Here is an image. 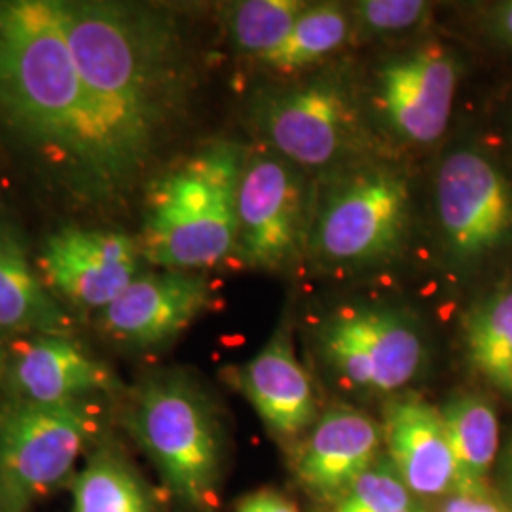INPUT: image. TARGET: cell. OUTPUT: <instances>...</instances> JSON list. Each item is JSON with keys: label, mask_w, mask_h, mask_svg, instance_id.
<instances>
[{"label": "cell", "mask_w": 512, "mask_h": 512, "mask_svg": "<svg viewBox=\"0 0 512 512\" xmlns=\"http://www.w3.org/2000/svg\"><path fill=\"white\" fill-rule=\"evenodd\" d=\"M114 196L147 173L196 90L183 19L167 6L57 0Z\"/></svg>", "instance_id": "6da1fadb"}, {"label": "cell", "mask_w": 512, "mask_h": 512, "mask_svg": "<svg viewBox=\"0 0 512 512\" xmlns=\"http://www.w3.org/2000/svg\"><path fill=\"white\" fill-rule=\"evenodd\" d=\"M0 124L76 194L116 198L57 0H0Z\"/></svg>", "instance_id": "7a4b0ae2"}, {"label": "cell", "mask_w": 512, "mask_h": 512, "mask_svg": "<svg viewBox=\"0 0 512 512\" xmlns=\"http://www.w3.org/2000/svg\"><path fill=\"white\" fill-rule=\"evenodd\" d=\"M245 152L234 141H209L152 183L139 239L147 262L200 272L236 253Z\"/></svg>", "instance_id": "3957f363"}, {"label": "cell", "mask_w": 512, "mask_h": 512, "mask_svg": "<svg viewBox=\"0 0 512 512\" xmlns=\"http://www.w3.org/2000/svg\"><path fill=\"white\" fill-rule=\"evenodd\" d=\"M124 425L181 512H219L222 427L192 378L175 370L148 376L129 397Z\"/></svg>", "instance_id": "277c9868"}, {"label": "cell", "mask_w": 512, "mask_h": 512, "mask_svg": "<svg viewBox=\"0 0 512 512\" xmlns=\"http://www.w3.org/2000/svg\"><path fill=\"white\" fill-rule=\"evenodd\" d=\"M412 190L397 165L370 156L332 169L315 190L308 255L327 268H370L401 251Z\"/></svg>", "instance_id": "5b68a950"}, {"label": "cell", "mask_w": 512, "mask_h": 512, "mask_svg": "<svg viewBox=\"0 0 512 512\" xmlns=\"http://www.w3.org/2000/svg\"><path fill=\"white\" fill-rule=\"evenodd\" d=\"M251 122L264 145L306 169H336L370 156L372 131L346 76L323 73L260 92Z\"/></svg>", "instance_id": "8992f818"}, {"label": "cell", "mask_w": 512, "mask_h": 512, "mask_svg": "<svg viewBox=\"0 0 512 512\" xmlns=\"http://www.w3.org/2000/svg\"><path fill=\"white\" fill-rule=\"evenodd\" d=\"M313 344L346 391L385 401L414 384L429 361L418 317L393 304L340 306L317 323Z\"/></svg>", "instance_id": "52a82bcc"}, {"label": "cell", "mask_w": 512, "mask_h": 512, "mask_svg": "<svg viewBox=\"0 0 512 512\" xmlns=\"http://www.w3.org/2000/svg\"><path fill=\"white\" fill-rule=\"evenodd\" d=\"M99 435L92 401L0 408V503L27 512L73 473L82 452Z\"/></svg>", "instance_id": "ba28073f"}, {"label": "cell", "mask_w": 512, "mask_h": 512, "mask_svg": "<svg viewBox=\"0 0 512 512\" xmlns=\"http://www.w3.org/2000/svg\"><path fill=\"white\" fill-rule=\"evenodd\" d=\"M315 188L306 171L268 147L245 152L238 188L239 258L281 272L308 255Z\"/></svg>", "instance_id": "9c48e42d"}, {"label": "cell", "mask_w": 512, "mask_h": 512, "mask_svg": "<svg viewBox=\"0 0 512 512\" xmlns=\"http://www.w3.org/2000/svg\"><path fill=\"white\" fill-rule=\"evenodd\" d=\"M435 209L444 247L458 264L494 253L512 236V186L476 150H454L442 160Z\"/></svg>", "instance_id": "30bf717a"}, {"label": "cell", "mask_w": 512, "mask_h": 512, "mask_svg": "<svg viewBox=\"0 0 512 512\" xmlns=\"http://www.w3.org/2000/svg\"><path fill=\"white\" fill-rule=\"evenodd\" d=\"M458 78L454 54L440 40H425L376 69L374 107L404 143L433 145L448 128Z\"/></svg>", "instance_id": "8fae6325"}, {"label": "cell", "mask_w": 512, "mask_h": 512, "mask_svg": "<svg viewBox=\"0 0 512 512\" xmlns=\"http://www.w3.org/2000/svg\"><path fill=\"white\" fill-rule=\"evenodd\" d=\"M139 241L118 230L63 228L46 239L38 258L52 293L80 311H101L139 275Z\"/></svg>", "instance_id": "7c38bea8"}, {"label": "cell", "mask_w": 512, "mask_h": 512, "mask_svg": "<svg viewBox=\"0 0 512 512\" xmlns=\"http://www.w3.org/2000/svg\"><path fill=\"white\" fill-rule=\"evenodd\" d=\"M213 298V287L200 272L139 274L112 304L95 313V325L122 348H160L209 310Z\"/></svg>", "instance_id": "4fadbf2b"}, {"label": "cell", "mask_w": 512, "mask_h": 512, "mask_svg": "<svg viewBox=\"0 0 512 512\" xmlns=\"http://www.w3.org/2000/svg\"><path fill=\"white\" fill-rule=\"evenodd\" d=\"M2 387L14 403L67 404L118 393L122 382L71 336L42 334L8 342Z\"/></svg>", "instance_id": "5bb4252c"}, {"label": "cell", "mask_w": 512, "mask_h": 512, "mask_svg": "<svg viewBox=\"0 0 512 512\" xmlns=\"http://www.w3.org/2000/svg\"><path fill=\"white\" fill-rule=\"evenodd\" d=\"M382 446V423L361 410L334 406L300 442L294 476L311 497L330 505L382 458Z\"/></svg>", "instance_id": "9a60e30c"}, {"label": "cell", "mask_w": 512, "mask_h": 512, "mask_svg": "<svg viewBox=\"0 0 512 512\" xmlns=\"http://www.w3.org/2000/svg\"><path fill=\"white\" fill-rule=\"evenodd\" d=\"M385 458L416 497L456 492V465L440 408L418 393L404 391L385 401Z\"/></svg>", "instance_id": "2e32d148"}, {"label": "cell", "mask_w": 512, "mask_h": 512, "mask_svg": "<svg viewBox=\"0 0 512 512\" xmlns=\"http://www.w3.org/2000/svg\"><path fill=\"white\" fill-rule=\"evenodd\" d=\"M236 385L279 440L300 439L319 420L315 389L296 355L289 325H279L266 346L239 368Z\"/></svg>", "instance_id": "e0dca14e"}, {"label": "cell", "mask_w": 512, "mask_h": 512, "mask_svg": "<svg viewBox=\"0 0 512 512\" xmlns=\"http://www.w3.org/2000/svg\"><path fill=\"white\" fill-rule=\"evenodd\" d=\"M74 319L33 270L18 230L0 222V344L27 336H71Z\"/></svg>", "instance_id": "ac0fdd59"}, {"label": "cell", "mask_w": 512, "mask_h": 512, "mask_svg": "<svg viewBox=\"0 0 512 512\" xmlns=\"http://www.w3.org/2000/svg\"><path fill=\"white\" fill-rule=\"evenodd\" d=\"M456 465L454 494L490 492V471L499 454L494 406L475 393H461L440 408Z\"/></svg>", "instance_id": "d6986e66"}, {"label": "cell", "mask_w": 512, "mask_h": 512, "mask_svg": "<svg viewBox=\"0 0 512 512\" xmlns=\"http://www.w3.org/2000/svg\"><path fill=\"white\" fill-rule=\"evenodd\" d=\"M71 512H158L145 478L114 440H97L74 475Z\"/></svg>", "instance_id": "ffe728a7"}, {"label": "cell", "mask_w": 512, "mask_h": 512, "mask_svg": "<svg viewBox=\"0 0 512 512\" xmlns=\"http://www.w3.org/2000/svg\"><path fill=\"white\" fill-rule=\"evenodd\" d=\"M353 31L349 8L336 2L308 4L293 29L272 52L256 59L277 74H294L338 52Z\"/></svg>", "instance_id": "44dd1931"}, {"label": "cell", "mask_w": 512, "mask_h": 512, "mask_svg": "<svg viewBox=\"0 0 512 512\" xmlns=\"http://www.w3.org/2000/svg\"><path fill=\"white\" fill-rule=\"evenodd\" d=\"M463 340L476 374L512 401V289L495 293L469 311Z\"/></svg>", "instance_id": "7402d4cb"}, {"label": "cell", "mask_w": 512, "mask_h": 512, "mask_svg": "<svg viewBox=\"0 0 512 512\" xmlns=\"http://www.w3.org/2000/svg\"><path fill=\"white\" fill-rule=\"evenodd\" d=\"M306 8L302 0H239L222 8L220 21L238 54L260 59L283 42Z\"/></svg>", "instance_id": "603a6c76"}, {"label": "cell", "mask_w": 512, "mask_h": 512, "mask_svg": "<svg viewBox=\"0 0 512 512\" xmlns=\"http://www.w3.org/2000/svg\"><path fill=\"white\" fill-rule=\"evenodd\" d=\"M323 512H431L420 497L412 494L408 486L391 467L389 459H378L370 469L359 476L346 494L340 495Z\"/></svg>", "instance_id": "cb8c5ba5"}, {"label": "cell", "mask_w": 512, "mask_h": 512, "mask_svg": "<svg viewBox=\"0 0 512 512\" xmlns=\"http://www.w3.org/2000/svg\"><path fill=\"white\" fill-rule=\"evenodd\" d=\"M353 31L368 37L399 35L420 27L431 6L423 0H361L351 8Z\"/></svg>", "instance_id": "d4e9b609"}, {"label": "cell", "mask_w": 512, "mask_h": 512, "mask_svg": "<svg viewBox=\"0 0 512 512\" xmlns=\"http://www.w3.org/2000/svg\"><path fill=\"white\" fill-rule=\"evenodd\" d=\"M437 512H512L492 490L484 494H452L444 497Z\"/></svg>", "instance_id": "484cf974"}, {"label": "cell", "mask_w": 512, "mask_h": 512, "mask_svg": "<svg viewBox=\"0 0 512 512\" xmlns=\"http://www.w3.org/2000/svg\"><path fill=\"white\" fill-rule=\"evenodd\" d=\"M234 512H302L291 497L277 490H256L245 495Z\"/></svg>", "instance_id": "4316f807"}, {"label": "cell", "mask_w": 512, "mask_h": 512, "mask_svg": "<svg viewBox=\"0 0 512 512\" xmlns=\"http://www.w3.org/2000/svg\"><path fill=\"white\" fill-rule=\"evenodd\" d=\"M490 25L495 37L512 46V0L495 6Z\"/></svg>", "instance_id": "83f0119b"}, {"label": "cell", "mask_w": 512, "mask_h": 512, "mask_svg": "<svg viewBox=\"0 0 512 512\" xmlns=\"http://www.w3.org/2000/svg\"><path fill=\"white\" fill-rule=\"evenodd\" d=\"M503 484H505V492H507V497L512 505V440L505 452V458H503Z\"/></svg>", "instance_id": "f1b7e54d"}, {"label": "cell", "mask_w": 512, "mask_h": 512, "mask_svg": "<svg viewBox=\"0 0 512 512\" xmlns=\"http://www.w3.org/2000/svg\"><path fill=\"white\" fill-rule=\"evenodd\" d=\"M6 357H8V344H0V385H2V376L6 368Z\"/></svg>", "instance_id": "f546056e"}, {"label": "cell", "mask_w": 512, "mask_h": 512, "mask_svg": "<svg viewBox=\"0 0 512 512\" xmlns=\"http://www.w3.org/2000/svg\"><path fill=\"white\" fill-rule=\"evenodd\" d=\"M0 512H10V511H8V509H6V507H4V505H2V503H0Z\"/></svg>", "instance_id": "4dcf8cb0"}]
</instances>
